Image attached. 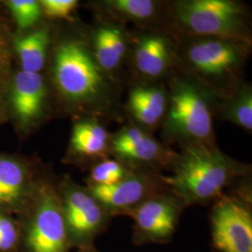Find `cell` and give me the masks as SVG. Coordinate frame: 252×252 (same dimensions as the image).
Returning a JSON list of instances; mask_svg holds the SVG:
<instances>
[{"label": "cell", "mask_w": 252, "mask_h": 252, "mask_svg": "<svg viewBox=\"0 0 252 252\" xmlns=\"http://www.w3.org/2000/svg\"><path fill=\"white\" fill-rule=\"evenodd\" d=\"M10 11L21 28L36 24L41 15V6L36 0H11L8 2Z\"/></svg>", "instance_id": "7402d4cb"}, {"label": "cell", "mask_w": 252, "mask_h": 252, "mask_svg": "<svg viewBox=\"0 0 252 252\" xmlns=\"http://www.w3.org/2000/svg\"><path fill=\"white\" fill-rule=\"evenodd\" d=\"M134 171L114 158L107 157L95 162L87 178V187H106L116 184Z\"/></svg>", "instance_id": "44dd1931"}, {"label": "cell", "mask_w": 252, "mask_h": 252, "mask_svg": "<svg viewBox=\"0 0 252 252\" xmlns=\"http://www.w3.org/2000/svg\"><path fill=\"white\" fill-rule=\"evenodd\" d=\"M9 63V54L4 38L0 36V73L2 72Z\"/></svg>", "instance_id": "d4e9b609"}, {"label": "cell", "mask_w": 252, "mask_h": 252, "mask_svg": "<svg viewBox=\"0 0 252 252\" xmlns=\"http://www.w3.org/2000/svg\"><path fill=\"white\" fill-rule=\"evenodd\" d=\"M20 226L18 220L0 211V252H19Z\"/></svg>", "instance_id": "603a6c76"}, {"label": "cell", "mask_w": 252, "mask_h": 252, "mask_svg": "<svg viewBox=\"0 0 252 252\" xmlns=\"http://www.w3.org/2000/svg\"><path fill=\"white\" fill-rule=\"evenodd\" d=\"M168 104L162 124V143L180 149L217 146L214 132L218 98L196 81L174 71L165 84Z\"/></svg>", "instance_id": "277c9868"}, {"label": "cell", "mask_w": 252, "mask_h": 252, "mask_svg": "<svg viewBox=\"0 0 252 252\" xmlns=\"http://www.w3.org/2000/svg\"><path fill=\"white\" fill-rule=\"evenodd\" d=\"M92 41L91 50L96 62L105 72L117 79L130 52V33L126 26L104 19L95 28Z\"/></svg>", "instance_id": "5bb4252c"}, {"label": "cell", "mask_w": 252, "mask_h": 252, "mask_svg": "<svg viewBox=\"0 0 252 252\" xmlns=\"http://www.w3.org/2000/svg\"><path fill=\"white\" fill-rule=\"evenodd\" d=\"M71 249L94 247L97 236L108 228L112 215L88 188L63 180L57 189Z\"/></svg>", "instance_id": "52a82bcc"}, {"label": "cell", "mask_w": 252, "mask_h": 252, "mask_svg": "<svg viewBox=\"0 0 252 252\" xmlns=\"http://www.w3.org/2000/svg\"><path fill=\"white\" fill-rule=\"evenodd\" d=\"M104 19L142 30H162L167 22V3L155 0H104L98 3Z\"/></svg>", "instance_id": "9a60e30c"}, {"label": "cell", "mask_w": 252, "mask_h": 252, "mask_svg": "<svg viewBox=\"0 0 252 252\" xmlns=\"http://www.w3.org/2000/svg\"><path fill=\"white\" fill-rule=\"evenodd\" d=\"M173 34L177 41L175 71L196 81L218 99L229 95L243 82L252 44Z\"/></svg>", "instance_id": "3957f363"}, {"label": "cell", "mask_w": 252, "mask_h": 252, "mask_svg": "<svg viewBox=\"0 0 252 252\" xmlns=\"http://www.w3.org/2000/svg\"><path fill=\"white\" fill-rule=\"evenodd\" d=\"M167 25L178 35L217 37L252 45L250 11L235 0L168 2Z\"/></svg>", "instance_id": "5b68a950"}, {"label": "cell", "mask_w": 252, "mask_h": 252, "mask_svg": "<svg viewBox=\"0 0 252 252\" xmlns=\"http://www.w3.org/2000/svg\"><path fill=\"white\" fill-rule=\"evenodd\" d=\"M19 252H70L57 189L50 181L36 182L34 193L19 215Z\"/></svg>", "instance_id": "8992f818"}, {"label": "cell", "mask_w": 252, "mask_h": 252, "mask_svg": "<svg viewBox=\"0 0 252 252\" xmlns=\"http://www.w3.org/2000/svg\"><path fill=\"white\" fill-rule=\"evenodd\" d=\"M46 86L39 73L19 72L12 82L10 102L23 125H30L42 114Z\"/></svg>", "instance_id": "e0dca14e"}, {"label": "cell", "mask_w": 252, "mask_h": 252, "mask_svg": "<svg viewBox=\"0 0 252 252\" xmlns=\"http://www.w3.org/2000/svg\"><path fill=\"white\" fill-rule=\"evenodd\" d=\"M41 10L49 18L68 19L78 6L76 0H42L39 2Z\"/></svg>", "instance_id": "cb8c5ba5"}, {"label": "cell", "mask_w": 252, "mask_h": 252, "mask_svg": "<svg viewBox=\"0 0 252 252\" xmlns=\"http://www.w3.org/2000/svg\"><path fill=\"white\" fill-rule=\"evenodd\" d=\"M36 186L25 163L0 157V211L19 216L28 205Z\"/></svg>", "instance_id": "2e32d148"}, {"label": "cell", "mask_w": 252, "mask_h": 252, "mask_svg": "<svg viewBox=\"0 0 252 252\" xmlns=\"http://www.w3.org/2000/svg\"><path fill=\"white\" fill-rule=\"evenodd\" d=\"M211 234L220 252H252L251 192L224 193L217 199L211 212Z\"/></svg>", "instance_id": "ba28073f"}, {"label": "cell", "mask_w": 252, "mask_h": 252, "mask_svg": "<svg viewBox=\"0 0 252 252\" xmlns=\"http://www.w3.org/2000/svg\"><path fill=\"white\" fill-rule=\"evenodd\" d=\"M51 33L49 28H41L15 40V50L23 71L38 73L45 63Z\"/></svg>", "instance_id": "ffe728a7"}, {"label": "cell", "mask_w": 252, "mask_h": 252, "mask_svg": "<svg viewBox=\"0 0 252 252\" xmlns=\"http://www.w3.org/2000/svg\"><path fill=\"white\" fill-rule=\"evenodd\" d=\"M185 206L167 189L148 197L126 212L134 221L135 245L167 243L175 234Z\"/></svg>", "instance_id": "8fae6325"}, {"label": "cell", "mask_w": 252, "mask_h": 252, "mask_svg": "<svg viewBox=\"0 0 252 252\" xmlns=\"http://www.w3.org/2000/svg\"><path fill=\"white\" fill-rule=\"evenodd\" d=\"M137 81L161 82L175 71L177 41L168 29L130 34L129 56Z\"/></svg>", "instance_id": "30bf717a"}, {"label": "cell", "mask_w": 252, "mask_h": 252, "mask_svg": "<svg viewBox=\"0 0 252 252\" xmlns=\"http://www.w3.org/2000/svg\"><path fill=\"white\" fill-rule=\"evenodd\" d=\"M76 252H98L94 247H91V248H87V249H81V250H77Z\"/></svg>", "instance_id": "484cf974"}, {"label": "cell", "mask_w": 252, "mask_h": 252, "mask_svg": "<svg viewBox=\"0 0 252 252\" xmlns=\"http://www.w3.org/2000/svg\"><path fill=\"white\" fill-rule=\"evenodd\" d=\"M111 135L106 126L95 119L79 122L73 127L70 153L81 159L99 162L110 156Z\"/></svg>", "instance_id": "ac0fdd59"}, {"label": "cell", "mask_w": 252, "mask_h": 252, "mask_svg": "<svg viewBox=\"0 0 252 252\" xmlns=\"http://www.w3.org/2000/svg\"><path fill=\"white\" fill-rule=\"evenodd\" d=\"M169 171V176L160 175L162 184L188 207L216 201L234 180L249 176L251 166L222 153L218 145H199L181 149Z\"/></svg>", "instance_id": "7a4b0ae2"}, {"label": "cell", "mask_w": 252, "mask_h": 252, "mask_svg": "<svg viewBox=\"0 0 252 252\" xmlns=\"http://www.w3.org/2000/svg\"><path fill=\"white\" fill-rule=\"evenodd\" d=\"M160 175L134 170L116 184L87 188L112 217L125 215L148 197L166 189Z\"/></svg>", "instance_id": "7c38bea8"}, {"label": "cell", "mask_w": 252, "mask_h": 252, "mask_svg": "<svg viewBox=\"0 0 252 252\" xmlns=\"http://www.w3.org/2000/svg\"><path fill=\"white\" fill-rule=\"evenodd\" d=\"M53 80L59 94L105 120L123 122L118 80L105 72L89 46L64 40L56 47Z\"/></svg>", "instance_id": "6da1fadb"}, {"label": "cell", "mask_w": 252, "mask_h": 252, "mask_svg": "<svg viewBox=\"0 0 252 252\" xmlns=\"http://www.w3.org/2000/svg\"><path fill=\"white\" fill-rule=\"evenodd\" d=\"M177 153L151 132L134 124L111 135L109 155L135 171L160 174L162 170H169Z\"/></svg>", "instance_id": "9c48e42d"}, {"label": "cell", "mask_w": 252, "mask_h": 252, "mask_svg": "<svg viewBox=\"0 0 252 252\" xmlns=\"http://www.w3.org/2000/svg\"><path fill=\"white\" fill-rule=\"evenodd\" d=\"M216 117L252 132V84L244 81L229 95L218 99Z\"/></svg>", "instance_id": "d6986e66"}, {"label": "cell", "mask_w": 252, "mask_h": 252, "mask_svg": "<svg viewBox=\"0 0 252 252\" xmlns=\"http://www.w3.org/2000/svg\"><path fill=\"white\" fill-rule=\"evenodd\" d=\"M168 104V94L161 82L135 81L128 91L124 106L132 124L153 132L162 126Z\"/></svg>", "instance_id": "4fadbf2b"}]
</instances>
